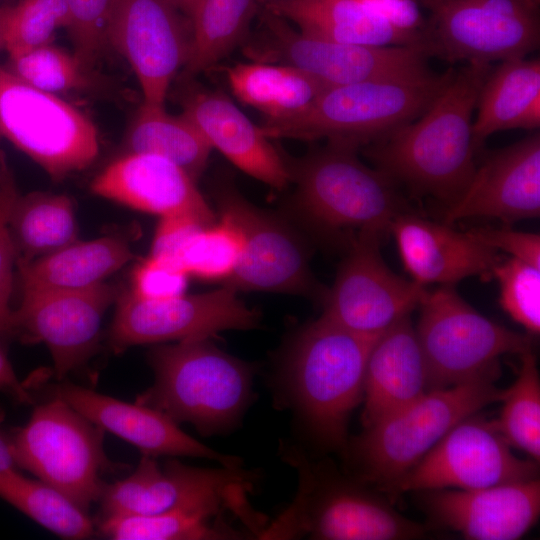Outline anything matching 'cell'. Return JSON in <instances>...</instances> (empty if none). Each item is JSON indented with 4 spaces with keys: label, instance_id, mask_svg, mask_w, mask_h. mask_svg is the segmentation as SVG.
<instances>
[{
    "label": "cell",
    "instance_id": "7dc6e473",
    "mask_svg": "<svg viewBox=\"0 0 540 540\" xmlns=\"http://www.w3.org/2000/svg\"><path fill=\"white\" fill-rule=\"evenodd\" d=\"M0 392L6 394L20 404H32L33 398L18 379L5 351L0 345Z\"/></svg>",
    "mask_w": 540,
    "mask_h": 540
},
{
    "label": "cell",
    "instance_id": "7bdbcfd3",
    "mask_svg": "<svg viewBox=\"0 0 540 540\" xmlns=\"http://www.w3.org/2000/svg\"><path fill=\"white\" fill-rule=\"evenodd\" d=\"M189 275L175 261L149 255L132 273L131 292L144 300H166L185 294Z\"/></svg>",
    "mask_w": 540,
    "mask_h": 540
},
{
    "label": "cell",
    "instance_id": "f907efd6",
    "mask_svg": "<svg viewBox=\"0 0 540 540\" xmlns=\"http://www.w3.org/2000/svg\"><path fill=\"white\" fill-rule=\"evenodd\" d=\"M12 5L3 4L0 6V50L5 47V36Z\"/></svg>",
    "mask_w": 540,
    "mask_h": 540
},
{
    "label": "cell",
    "instance_id": "836d02e7",
    "mask_svg": "<svg viewBox=\"0 0 540 540\" xmlns=\"http://www.w3.org/2000/svg\"><path fill=\"white\" fill-rule=\"evenodd\" d=\"M0 498L63 538L86 539L94 533L87 512L55 488L15 468L0 472Z\"/></svg>",
    "mask_w": 540,
    "mask_h": 540
},
{
    "label": "cell",
    "instance_id": "f1b7e54d",
    "mask_svg": "<svg viewBox=\"0 0 540 540\" xmlns=\"http://www.w3.org/2000/svg\"><path fill=\"white\" fill-rule=\"evenodd\" d=\"M124 153L161 156L182 168L195 181L213 150L200 130L183 114H169L164 105L142 102L124 136Z\"/></svg>",
    "mask_w": 540,
    "mask_h": 540
},
{
    "label": "cell",
    "instance_id": "60d3db41",
    "mask_svg": "<svg viewBox=\"0 0 540 540\" xmlns=\"http://www.w3.org/2000/svg\"><path fill=\"white\" fill-rule=\"evenodd\" d=\"M19 195L13 172L4 151L0 155V339L14 337L13 309L10 300L16 255L8 231V217Z\"/></svg>",
    "mask_w": 540,
    "mask_h": 540
},
{
    "label": "cell",
    "instance_id": "ac0fdd59",
    "mask_svg": "<svg viewBox=\"0 0 540 540\" xmlns=\"http://www.w3.org/2000/svg\"><path fill=\"white\" fill-rule=\"evenodd\" d=\"M120 290L106 282L81 290L21 289L13 310L14 337L44 343L61 380L96 353L103 317Z\"/></svg>",
    "mask_w": 540,
    "mask_h": 540
},
{
    "label": "cell",
    "instance_id": "816d5d0a",
    "mask_svg": "<svg viewBox=\"0 0 540 540\" xmlns=\"http://www.w3.org/2000/svg\"><path fill=\"white\" fill-rule=\"evenodd\" d=\"M176 9L190 20L197 0H168Z\"/></svg>",
    "mask_w": 540,
    "mask_h": 540
},
{
    "label": "cell",
    "instance_id": "e575fe53",
    "mask_svg": "<svg viewBox=\"0 0 540 540\" xmlns=\"http://www.w3.org/2000/svg\"><path fill=\"white\" fill-rule=\"evenodd\" d=\"M218 518L199 511H172L150 515H122L98 521L102 535L114 540L240 539L244 534Z\"/></svg>",
    "mask_w": 540,
    "mask_h": 540
},
{
    "label": "cell",
    "instance_id": "3957f363",
    "mask_svg": "<svg viewBox=\"0 0 540 540\" xmlns=\"http://www.w3.org/2000/svg\"><path fill=\"white\" fill-rule=\"evenodd\" d=\"M381 334H359L320 316L295 336L283 385L294 411L321 445L346 448L348 420L363 399L366 363Z\"/></svg>",
    "mask_w": 540,
    "mask_h": 540
},
{
    "label": "cell",
    "instance_id": "6da1fadb",
    "mask_svg": "<svg viewBox=\"0 0 540 540\" xmlns=\"http://www.w3.org/2000/svg\"><path fill=\"white\" fill-rule=\"evenodd\" d=\"M492 66L469 62L454 70L415 120L364 146L374 168L412 195L447 206L467 190L476 172L473 113Z\"/></svg>",
    "mask_w": 540,
    "mask_h": 540
},
{
    "label": "cell",
    "instance_id": "d4e9b609",
    "mask_svg": "<svg viewBox=\"0 0 540 540\" xmlns=\"http://www.w3.org/2000/svg\"><path fill=\"white\" fill-rule=\"evenodd\" d=\"M183 114L236 167L276 189L290 182L286 159L251 120L223 93L195 89L182 102Z\"/></svg>",
    "mask_w": 540,
    "mask_h": 540
},
{
    "label": "cell",
    "instance_id": "c3c4849f",
    "mask_svg": "<svg viewBox=\"0 0 540 540\" xmlns=\"http://www.w3.org/2000/svg\"><path fill=\"white\" fill-rule=\"evenodd\" d=\"M540 125V97L536 98L519 118L516 128L536 129Z\"/></svg>",
    "mask_w": 540,
    "mask_h": 540
},
{
    "label": "cell",
    "instance_id": "f6af8a7d",
    "mask_svg": "<svg viewBox=\"0 0 540 540\" xmlns=\"http://www.w3.org/2000/svg\"><path fill=\"white\" fill-rule=\"evenodd\" d=\"M424 50V19L418 0H357ZM425 51V50H424Z\"/></svg>",
    "mask_w": 540,
    "mask_h": 540
},
{
    "label": "cell",
    "instance_id": "ee69618b",
    "mask_svg": "<svg viewBox=\"0 0 540 540\" xmlns=\"http://www.w3.org/2000/svg\"><path fill=\"white\" fill-rule=\"evenodd\" d=\"M476 241L540 268V235L502 227L478 226L466 231Z\"/></svg>",
    "mask_w": 540,
    "mask_h": 540
},
{
    "label": "cell",
    "instance_id": "8d00e7d4",
    "mask_svg": "<svg viewBox=\"0 0 540 540\" xmlns=\"http://www.w3.org/2000/svg\"><path fill=\"white\" fill-rule=\"evenodd\" d=\"M5 67L31 86L52 94L82 90L92 84V72L74 53L53 42L8 57Z\"/></svg>",
    "mask_w": 540,
    "mask_h": 540
},
{
    "label": "cell",
    "instance_id": "7c38bea8",
    "mask_svg": "<svg viewBox=\"0 0 540 540\" xmlns=\"http://www.w3.org/2000/svg\"><path fill=\"white\" fill-rule=\"evenodd\" d=\"M252 485L240 466L200 468L168 460L163 466L143 455L126 478L106 484L99 499V520L122 515L199 511L219 516L231 509L242 519L252 512L247 501Z\"/></svg>",
    "mask_w": 540,
    "mask_h": 540
},
{
    "label": "cell",
    "instance_id": "277c9868",
    "mask_svg": "<svg viewBox=\"0 0 540 540\" xmlns=\"http://www.w3.org/2000/svg\"><path fill=\"white\" fill-rule=\"evenodd\" d=\"M282 456L297 471L298 488L292 503L262 529L261 539L409 540L424 535L422 525L399 514L361 481L310 460L294 446L285 447Z\"/></svg>",
    "mask_w": 540,
    "mask_h": 540
},
{
    "label": "cell",
    "instance_id": "f546056e",
    "mask_svg": "<svg viewBox=\"0 0 540 540\" xmlns=\"http://www.w3.org/2000/svg\"><path fill=\"white\" fill-rule=\"evenodd\" d=\"M226 77L233 94L263 113L265 120L301 112L326 89L306 73L276 63H237L227 68Z\"/></svg>",
    "mask_w": 540,
    "mask_h": 540
},
{
    "label": "cell",
    "instance_id": "44dd1931",
    "mask_svg": "<svg viewBox=\"0 0 540 540\" xmlns=\"http://www.w3.org/2000/svg\"><path fill=\"white\" fill-rule=\"evenodd\" d=\"M430 519L471 540H516L540 514V480L534 478L482 489L420 492Z\"/></svg>",
    "mask_w": 540,
    "mask_h": 540
},
{
    "label": "cell",
    "instance_id": "d6a6232c",
    "mask_svg": "<svg viewBox=\"0 0 540 540\" xmlns=\"http://www.w3.org/2000/svg\"><path fill=\"white\" fill-rule=\"evenodd\" d=\"M260 0H197L190 17L187 77L208 70L242 44L262 8Z\"/></svg>",
    "mask_w": 540,
    "mask_h": 540
},
{
    "label": "cell",
    "instance_id": "f5cc1de1",
    "mask_svg": "<svg viewBox=\"0 0 540 540\" xmlns=\"http://www.w3.org/2000/svg\"><path fill=\"white\" fill-rule=\"evenodd\" d=\"M528 1L534 4L535 6L539 7L540 0H528Z\"/></svg>",
    "mask_w": 540,
    "mask_h": 540
},
{
    "label": "cell",
    "instance_id": "5b68a950",
    "mask_svg": "<svg viewBox=\"0 0 540 540\" xmlns=\"http://www.w3.org/2000/svg\"><path fill=\"white\" fill-rule=\"evenodd\" d=\"M154 383L135 402L156 409L201 434L230 429L252 397L253 368L210 338L187 339L151 349Z\"/></svg>",
    "mask_w": 540,
    "mask_h": 540
},
{
    "label": "cell",
    "instance_id": "4fadbf2b",
    "mask_svg": "<svg viewBox=\"0 0 540 540\" xmlns=\"http://www.w3.org/2000/svg\"><path fill=\"white\" fill-rule=\"evenodd\" d=\"M429 11L423 48L447 62L525 58L540 43L538 6L528 0H419Z\"/></svg>",
    "mask_w": 540,
    "mask_h": 540
},
{
    "label": "cell",
    "instance_id": "8992f818",
    "mask_svg": "<svg viewBox=\"0 0 540 540\" xmlns=\"http://www.w3.org/2000/svg\"><path fill=\"white\" fill-rule=\"evenodd\" d=\"M454 69L422 77L383 79L328 87L304 110L264 120L269 139L326 138L364 147L418 118L450 79Z\"/></svg>",
    "mask_w": 540,
    "mask_h": 540
},
{
    "label": "cell",
    "instance_id": "1f68e13d",
    "mask_svg": "<svg viewBox=\"0 0 540 540\" xmlns=\"http://www.w3.org/2000/svg\"><path fill=\"white\" fill-rule=\"evenodd\" d=\"M540 97L539 59L516 58L492 68L480 91L473 121L476 152L492 134L515 129L528 106Z\"/></svg>",
    "mask_w": 540,
    "mask_h": 540
},
{
    "label": "cell",
    "instance_id": "83f0119b",
    "mask_svg": "<svg viewBox=\"0 0 540 540\" xmlns=\"http://www.w3.org/2000/svg\"><path fill=\"white\" fill-rule=\"evenodd\" d=\"M299 30L322 39L366 46H418L357 0H274L263 5Z\"/></svg>",
    "mask_w": 540,
    "mask_h": 540
},
{
    "label": "cell",
    "instance_id": "f35d334b",
    "mask_svg": "<svg viewBox=\"0 0 540 540\" xmlns=\"http://www.w3.org/2000/svg\"><path fill=\"white\" fill-rule=\"evenodd\" d=\"M67 0H20L12 5L5 47L8 57L53 42L59 28L68 27Z\"/></svg>",
    "mask_w": 540,
    "mask_h": 540
},
{
    "label": "cell",
    "instance_id": "30bf717a",
    "mask_svg": "<svg viewBox=\"0 0 540 540\" xmlns=\"http://www.w3.org/2000/svg\"><path fill=\"white\" fill-rule=\"evenodd\" d=\"M104 430L61 399L36 406L28 422L11 437L16 465L55 488L85 512L99 501L110 466Z\"/></svg>",
    "mask_w": 540,
    "mask_h": 540
},
{
    "label": "cell",
    "instance_id": "11a10c76",
    "mask_svg": "<svg viewBox=\"0 0 540 540\" xmlns=\"http://www.w3.org/2000/svg\"><path fill=\"white\" fill-rule=\"evenodd\" d=\"M1 139H2V138L0 137V140H1ZM1 151H2V150L0 149V155H1Z\"/></svg>",
    "mask_w": 540,
    "mask_h": 540
},
{
    "label": "cell",
    "instance_id": "5bb4252c",
    "mask_svg": "<svg viewBox=\"0 0 540 540\" xmlns=\"http://www.w3.org/2000/svg\"><path fill=\"white\" fill-rule=\"evenodd\" d=\"M220 220L241 240V255L224 285L238 291L302 295L322 301L327 288L312 274L304 240L286 221L249 202L230 184L214 192Z\"/></svg>",
    "mask_w": 540,
    "mask_h": 540
},
{
    "label": "cell",
    "instance_id": "4316f807",
    "mask_svg": "<svg viewBox=\"0 0 540 540\" xmlns=\"http://www.w3.org/2000/svg\"><path fill=\"white\" fill-rule=\"evenodd\" d=\"M132 258L123 237L106 235L77 240L49 255L16 262V277L20 289H88L104 283Z\"/></svg>",
    "mask_w": 540,
    "mask_h": 540
},
{
    "label": "cell",
    "instance_id": "cb8c5ba5",
    "mask_svg": "<svg viewBox=\"0 0 540 540\" xmlns=\"http://www.w3.org/2000/svg\"><path fill=\"white\" fill-rule=\"evenodd\" d=\"M410 279L429 284L454 285L471 278H491L502 256L447 223L422 218L411 211L397 216L390 227Z\"/></svg>",
    "mask_w": 540,
    "mask_h": 540
},
{
    "label": "cell",
    "instance_id": "681fc988",
    "mask_svg": "<svg viewBox=\"0 0 540 540\" xmlns=\"http://www.w3.org/2000/svg\"><path fill=\"white\" fill-rule=\"evenodd\" d=\"M16 466L13 451L12 439L0 429V472L14 469Z\"/></svg>",
    "mask_w": 540,
    "mask_h": 540
},
{
    "label": "cell",
    "instance_id": "bcb514c9",
    "mask_svg": "<svg viewBox=\"0 0 540 540\" xmlns=\"http://www.w3.org/2000/svg\"><path fill=\"white\" fill-rule=\"evenodd\" d=\"M203 226L206 225L189 216L161 217L155 230L150 255L175 261V256L184 241Z\"/></svg>",
    "mask_w": 540,
    "mask_h": 540
},
{
    "label": "cell",
    "instance_id": "d6986e66",
    "mask_svg": "<svg viewBox=\"0 0 540 540\" xmlns=\"http://www.w3.org/2000/svg\"><path fill=\"white\" fill-rule=\"evenodd\" d=\"M106 43L129 63L143 102L164 105L188 60L191 24L168 0H113Z\"/></svg>",
    "mask_w": 540,
    "mask_h": 540
},
{
    "label": "cell",
    "instance_id": "ffe728a7",
    "mask_svg": "<svg viewBox=\"0 0 540 540\" xmlns=\"http://www.w3.org/2000/svg\"><path fill=\"white\" fill-rule=\"evenodd\" d=\"M540 215V134L487 153L464 194L444 211V223L497 219L503 225Z\"/></svg>",
    "mask_w": 540,
    "mask_h": 540
},
{
    "label": "cell",
    "instance_id": "ab89813d",
    "mask_svg": "<svg viewBox=\"0 0 540 540\" xmlns=\"http://www.w3.org/2000/svg\"><path fill=\"white\" fill-rule=\"evenodd\" d=\"M502 309L529 334L540 332V268L513 257H501L493 268Z\"/></svg>",
    "mask_w": 540,
    "mask_h": 540
},
{
    "label": "cell",
    "instance_id": "db71d44e",
    "mask_svg": "<svg viewBox=\"0 0 540 540\" xmlns=\"http://www.w3.org/2000/svg\"><path fill=\"white\" fill-rule=\"evenodd\" d=\"M262 5H265L266 3L270 2V1H274V0H260Z\"/></svg>",
    "mask_w": 540,
    "mask_h": 540
},
{
    "label": "cell",
    "instance_id": "603a6c76",
    "mask_svg": "<svg viewBox=\"0 0 540 540\" xmlns=\"http://www.w3.org/2000/svg\"><path fill=\"white\" fill-rule=\"evenodd\" d=\"M52 397L61 399L91 421L138 448L143 455L188 456L240 466L239 458L223 455L185 433L178 423L151 407L131 404L66 382L56 385Z\"/></svg>",
    "mask_w": 540,
    "mask_h": 540
},
{
    "label": "cell",
    "instance_id": "4dcf8cb0",
    "mask_svg": "<svg viewBox=\"0 0 540 540\" xmlns=\"http://www.w3.org/2000/svg\"><path fill=\"white\" fill-rule=\"evenodd\" d=\"M8 231L16 262L49 255L79 240L72 200L40 191L17 196L9 213Z\"/></svg>",
    "mask_w": 540,
    "mask_h": 540
},
{
    "label": "cell",
    "instance_id": "52a82bcc",
    "mask_svg": "<svg viewBox=\"0 0 540 540\" xmlns=\"http://www.w3.org/2000/svg\"><path fill=\"white\" fill-rule=\"evenodd\" d=\"M479 379L427 391L415 401L364 427L352 444L359 481L381 491L412 468L451 428L495 402L507 389Z\"/></svg>",
    "mask_w": 540,
    "mask_h": 540
},
{
    "label": "cell",
    "instance_id": "7a4b0ae2",
    "mask_svg": "<svg viewBox=\"0 0 540 540\" xmlns=\"http://www.w3.org/2000/svg\"><path fill=\"white\" fill-rule=\"evenodd\" d=\"M358 147L328 140L294 161H286L296 185L294 209L317 235L349 246L360 232L390 234L393 220L411 211L399 186L368 167Z\"/></svg>",
    "mask_w": 540,
    "mask_h": 540
},
{
    "label": "cell",
    "instance_id": "7402d4cb",
    "mask_svg": "<svg viewBox=\"0 0 540 540\" xmlns=\"http://www.w3.org/2000/svg\"><path fill=\"white\" fill-rule=\"evenodd\" d=\"M90 188L95 195L160 218L189 216L206 226L216 222L196 181L161 156L124 153L92 180Z\"/></svg>",
    "mask_w": 540,
    "mask_h": 540
},
{
    "label": "cell",
    "instance_id": "8fae6325",
    "mask_svg": "<svg viewBox=\"0 0 540 540\" xmlns=\"http://www.w3.org/2000/svg\"><path fill=\"white\" fill-rule=\"evenodd\" d=\"M0 137L59 182L99 154L94 123L56 94L31 86L0 64Z\"/></svg>",
    "mask_w": 540,
    "mask_h": 540
},
{
    "label": "cell",
    "instance_id": "e0dca14e",
    "mask_svg": "<svg viewBox=\"0 0 540 540\" xmlns=\"http://www.w3.org/2000/svg\"><path fill=\"white\" fill-rule=\"evenodd\" d=\"M108 341L114 352L144 344L211 338L257 326L259 314L230 287L166 300H144L120 290Z\"/></svg>",
    "mask_w": 540,
    "mask_h": 540
},
{
    "label": "cell",
    "instance_id": "9a60e30c",
    "mask_svg": "<svg viewBox=\"0 0 540 540\" xmlns=\"http://www.w3.org/2000/svg\"><path fill=\"white\" fill-rule=\"evenodd\" d=\"M538 475L539 462L515 456L496 421L476 413L451 428L383 492L392 499L411 491L482 489Z\"/></svg>",
    "mask_w": 540,
    "mask_h": 540
},
{
    "label": "cell",
    "instance_id": "b9f144b4",
    "mask_svg": "<svg viewBox=\"0 0 540 540\" xmlns=\"http://www.w3.org/2000/svg\"><path fill=\"white\" fill-rule=\"evenodd\" d=\"M113 0H67L70 22L67 27L74 55L92 72L107 45L106 29Z\"/></svg>",
    "mask_w": 540,
    "mask_h": 540
},
{
    "label": "cell",
    "instance_id": "2e32d148",
    "mask_svg": "<svg viewBox=\"0 0 540 540\" xmlns=\"http://www.w3.org/2000/svg\"><path fill=\"white\" fill-rule=\"evenodd\" d=\"M384 238L363 231L352 239L321 301L322 317L347 330L375 335L419 307L427 288L387 266L380 253Z\"/></svg>",
    "mask_w": 540,
    "mask_h": 540
},
{
    "label": "cell",
    "instance_id": "ba28073f",
    "mask_svg": "<svg viewBox=\"0 0 540 540\" xmlns=\"http://www.w3.org/2000/svg\"><path fill=\"white\" fill-rule=\"evenodd\" d=\"M415 326L426 363L428 388L495 380L499 358L531 349V338L483 316L453 285L426 291Z\"/></svg>",
    "mask_w": 540,
    "mask_h": 540
},
{
    "label": "cell",
    "instance_id": "484cf974",
    "mask_svg": "<svg viewBox=\"0 0 540 540\" xmlns=\"http://www.w3.org/2000/svg\"><path fill=\"white\" fill-rule=\"evenodd\" d=\"M427 391V367L408 315L383 331L370 351L364 375L363 426H370Z\"/></svg>",
    "mask_w": 540,
    "mask_h": 540
},
{
    "label": "cell",
    "instance_id": "9c48e42d",
    "mask_svg": "<svg viewBox=\"0 0 540 540\" xmlns=\"http://www.w3.org/2000/svg\"><path fill=\"white\" fill-rule=\"evenodd\" d=\"M249 33L243 53L252 61L294 67L326 88L364 81L422 77L432 73L418 46H366L338 43L307 34L266 9Z\"/></svg>",
    "mask_w": 540,
    "mask_h": 540
},
{
    "label": "cell",
    "instance_id": "d590c367",
    "mask_svg": "<svg viewBox=\"0 0 540 540\" xmlns=\"http://www.w3.org/2000/svg\"><path fill=\"white\" fill-rule=\"evenodd\" d=\"M521 365L514 384L507 389L497 427L510 444L540 459V378L531 349L520 354Z\"/></svg>",
    "mask_w": 540,
    "mask_h": 540
},
{
    "label": "cell",
    "instance_id": "74e56055",
    "mask_svg": "<svg viewBox=\"0 0 540 540\" xmlns=\"http://www.w3.org/2000/svg\"><path fill=\"white\" fill-rule=\"evenodd\" d=\"M241 246L235 229L220 220L195 230L178 250L175 261L189 276L225 281L239 262Z\"/></svg>",
    "mask_w": 540,
    "mask_h": 540
}]
</instances>
